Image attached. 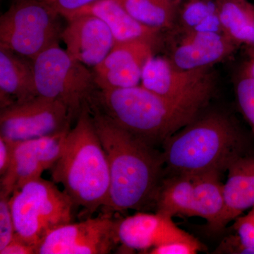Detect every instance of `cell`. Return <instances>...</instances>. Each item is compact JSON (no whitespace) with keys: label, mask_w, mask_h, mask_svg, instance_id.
Returning a JSON list of instances; mask_svg holds the SVG:
<instances>
[{"label":"cell","mask_w":254,"mask_h":254,"mask_svg":"<svg viewBox=\"0 0 254 254\" xmlns=\"http://www.w3.org/2000/svg\"><path fill=\"white\" fill-rule=\"evenodd\" d=\"M208 79L185 94L162 96L140 86L98 89L91 100L100 113L148 144H163L198 118L213 93Z\"/></svg>","instance_id":"1"},{"label":"cell","mask_w":254,"mask_h":254,"mask_svg":"<svg viewBox=\"0 0 254 254\" xmlns=\"http://www.w3.org/2000/svg\"><path fill=\"white\" fill-rule=\"evenodd\" d=\"M89 110L109 164L106 208L122 213L154 204L163 180L165 164L162 153L119 127L93 105H89Z\"/></svg>","instance_id":"2"},{"label":"cell","mask_w":254,"mask_h":254,"mask_svg":"<svg viewBox=\"0 0 254 254\" xmlns=\"http://www.w3.org/2000/svg\"><path fill=\"white\" fill-rule=\"evenodd\" d=\"M53 182L60 184L75 207L93 214L109 200L108 158L93 124L89 105L85 107L65 138L60 158L51 168Z\"/></svg>","instance_id":"3"},{"label":"cell","mask_w":254,"mask_h":254,"mask_svg":"<svg viewBox=\"0 0 254 254\" xmlns=\"http://www.w3.org/2000/svg\"><path fill=\"white\" fill-rule=\"evenodd\" d=\"M163 148L164 164L173 175L221 174L250 152L240 130L218 113L198 117L165 140Z\"/></svg>","instance_id":"4"},{"label":"cell","mask_w":254,"mask_h":254,"mask_svg":"<svg viewBox=\"0 0 254 254\" xmlns=\"http://www.w3.org/2000/svg\"><path fill=\"white\" fill-rule=\"evenodd\" d=\"M9 203L16 235L36 248L48 232L71 222L75 207L64 190L42 177L15 190Z\"/></svg>","instance_id":"5"},{"label":"cell","mask_w":254,"mask_h":254,"mask_svg":"<svg viewBox=\"0 0 254 254\" xmlns=\"http://www.w3.org/2000/svg\"><path fill=\"white\" fill-rule=\"evenodd\" d=\"M61 14L46 0H16L0 17V47L33 62L59 43Z\"/></svg>","instance_id":"6"},{"label":"cell","mask_w":254,"mask_h":254,"mask_svg":"<svg viewBox=\"0 0 254 254\" xmlns=\"http://www.w3.org/2000/svg\"><path fill=\"white\" fill-rule=\"evenodd\" d=\"M38 96L59 100L77 118L98 89L93 70L73 59L59 43L33 61Z\"/></svg>","instance_id":"7"},{"label":"cell","mask_w":254,"mask_h":254,"mask_svg":"<svg viewBox=\"0 0 254 254\" xmlns=\"http://www.w3.org/2000/svg\"><path fill=\"white\" fill-rule=\"evenodd\" d=\"M75 118L59 100L37 96L0 112V136L17 142L67 131Z\"/></svg>","instance_id":"8"},{"label":"cell","mask_w":254,"mask_h":254,"mask_svg":"<svg viewBox=\"0 0 254 254\" xmlns=\"http://www.w3.org/2000/svg\"><path fill=\"white\" fill-rule=\"evenodd\" d=\"M118 243L116 220L103 215L53 229L37 246L36 254H106Z\"/></svg>","instance_id":"9"},{"label":"cell","mask_w":254,"mask_h":254,"mask_svg":"<svg viewBox=\"0 0 254 254\" xmlns=\"http://www.w3.org/2000/svg\"><path fill=\"white\" fill-rule=\"evenodd\" d=\"M68 131L15 142L11 165L1 177L0 192L11 196L25 184L41 178L46 170H51L60 158Z\"/></svg>","instance_id":"10"},{"label":"cell","mask_w":254,"mask_h":254,"mask_svg":"<svg viewBox=\"0 0 254 254\" xmlns=\"http://www.w3.org/2000/svg\"><path fill=\"white\" fill-rule=\"evenodd\" d=\"M155 45L145 41L116 43L93 72L98 89L140 86L145 64L153 56Z\"/></svg>","instance_id":"11"},{"label":"cell","mask_w":254,"mask_h":254,"mask_svg":"<svg viewBox=\"0 0 254 254\" xmlns=\"http://www.w3.org/2000/svg\"><path fill=\"white\" fill-rule=\"evenodd\" d=\"M61 41L66 51L80 63L94 68L109 54L115 38L106 23L97 16L81 14L68 18Z\"/></svg>","instance_id":"12"},{"label":"cell","mask_w":254,"mask_h":254,"mask_svg":"<svg viewBox=\"0 0 254 254\" xmlns=\"http://www.w3.org/2000/svg\"><path fill=\"white\" fill-rule=\"evenodd\" d=\"M116 234L127 250L141 252L192 237L177 226L173 218L158 212L137 213L116 220Z\"/></svg>","instance_id":"13"},{"label":"cell","mask_w":254,"mask_h":254,"mask_svg":"<svg viewBox=\"0 0 254 254\" xmlns=\"http://www.w3.org/2000/svg\"><path fill=\"white\" fill-rule=\"evenodd\" d=\"M224 184L225 206L218 218L208 228L221 231L243 212L254 206V153L250 152L234 160L227 168Z\"/></svg>","instance_id":"14"},{"label":"cell","mask_w":254,"mask_h":254,"mask_svg":"<svg viewBox=\"0 0 254 254\" xmlns=\"http://www.w3.org/2000/svg\"><path fill=\"white\" fill-rule=\"evenodd\" d=\"M237 46L224 33L188 32L170 60L181 69L209 68L232 55Z\"/></svg>","instance_id":"15"},{"label":"cell","mask_w":254,"mask_h":254,"mask_svg":"<svg viewBox=\"0 0 254 254\" xmlns=\"http://www.w3.org/2000/svg\"><path fill=\"white\" fill-rule=\"evenodd\" d=\"M210 76L208 68L181 69L170 59L153 55L143 68L141 86L162 96L175 97L191 91Z\"/></svg>","instance_id":"16"},{"label":"cell","mask_w":254,"mask_h":254,"mask_svg":"<svg viewBox=\"0 0 254 254\" xmlns=\"http://www.w3.org/2000/svg\"><path fill=\"white\" fill-rule=\"evenodd\" d=\"M38 96L33 62L0 47V108Z\"/></svg>","instance_id":"17"},{"label":"cell","mask_w":254,"mask_h":254,"mask_svg":"<svg viewBox=\"0 0 254 254\" xmlns=\"http://www.w3.org/2000/svg\"><path fill=\"white\" fill-rule=\"evenodd\" d=\"M81 14L93 15L103 20L113 33L115 43L141 41L155 46L158 43L161 31L138 22L116 0H98L69 18Z\"/></svg>","instance_id":"18"},{"label":"cell","mask_w":254,"mask_h":254,"mask_svg":"<svg viewBox=\"0 0 254 254\" xmlns=\"http://www.w3.org/2000/svg\"><path fill=\"white\" fill-rule=\"evenodd\" d=\"M154 204L156 212L171 217H194L193 177L173 175L162 180Z\"/></svg>","instance_id":"19"},{"label":"cell","mask_w":254,"mask_h":254,"mask_svg":"<svg viewBox=\"0 0 254 254\" xmlns=\"http://www.w3.org/2000/svg\"><path fill=\"white\" fill-rule=\"evenodd\" d=\"M224 34L237 46L254 45V6L248 0H217Z\"/></svg>","instance_id":"20"},{"label":"cell","mask_w":254,"mask_h":254,"mask_svg":"<svg viewBox=\"0 0 254 254\" xmlns=\"http://www.w3.org/2000/svg\"><path fill=\"white\" fill-rule=\"evenodd\" d=\"M220 175L217 172L191 175L194 217L204 219L208 227L218 218L225 206L224 184L220 182Z\"/></svg>","instance_id":"21"},{"label":"cell","mask_w":254,"mask_h":254,"mask_svg":"<svg viewBox=\"0 0 254 254\" xmlns=\"http://www.w3.org/2000/svg\"><path fill=\"white\" fill-rule=\"evenodd\" d=\"M116 1L138 22L160 31L173 27L180 5L173 0Z\"/></svg>","instance_id":"22"},{"label":"cell","mask_w":254,"mask_h":254,"mask_svg":"<svg viewBox=\"0 0 254 254\" xmlns=\"http://www.w3.org/2000/svg\"><path fill=\"white\" fill-rule=\"evenodd\" d=\"M177 21L184 33H223L217 0H185L179 7Z\"/></svg>","instance_id":"23"},{"label":"cell","mask_w":254,"mask_h":254,"mask_svg":"<svg viewBox=\"0 0 254 254\" xmlns=\"http://www.w3.org/2000/svg\"><path fill=\"white\" fill-rule=\"evenodd\" d=\"M236 95L241 112L254 133V79L242 74L237 82Z\"/></svg>","instance_id":"24"},{"label":"cell","mask_w":254,"mask_h":254,"mask_svg":"<svg viewBox=\"0 0 254 254\" xmlns=\"http://www.w3.org/2000/svg\"><path fill=\"white\" fill-rule=\"evenodd\" d=\"M9 198V195L0 192V250L11 242L16 233Z\"/></svg>","instance_id":"25"},{"label":"cell","mask_w":254,"mask_h":254,"mask_svg":"<svg viewBox=\"0 0 254 254\" xmlns=\"http://www.w3.org/2000/svg\"><path fill=\"white\" fill-rule=\"evenodd\" d=\"M203 246L194 237L185 240L174 241L152 249L150 254H195L203 249Z\"/></svg>","instance_id":"26"},{"label":"cell","mask_w":254,"mask_h":254,"mask_svg":"<svg viewBox=\"0 0 254 254\" xmlns=\"http://www.w3.org/2000/svg\"><path fill=\"white\" fill-rule=\"evenodd\" d=\"M233 227L242 242L254 250V206L247 215L235 220Z\"/></svg>","instance_id":"27"},{"label":"cell","mask_w":254,"mask_h":254,"mask_svg":"<svg viewBox=\"0 0 254 254\" xmlns=\"http://www.w3.org/2000/svg\"><path fill=\"white\" fill-rule=\"evenodd\" d=\"M215 252V254H254V250L247 247L237 233L225 237Z\"/></svg>","instance_id":"28"},{"label":"cell","mask_w":254,"mask_h":254,"mask_svg":"<svg viewBox=\"0 0 254 254\" xmlns=\"http://www.w3.org/2000/svg\"><path fill=\"white\" fill-rule=\"evenodd\" d=\"M50 1L61 16L67 19L79 10L98 0H50Z\"/></svg>","instance_id":"29"},{"label":"cell","mask_w":254,"mask_h":254,"mask_svg":"<svg viewBox=\"0 0 254 254\" xmlns=\"http://www.w3.org/2000/svg\"><path fill=\"white\" fill-rule=\"evenodd\" d=\"M15 142L0 136V175L3 176L9 170L14 154Z\"/></svg>","instance_id":"30"},{"label":"cell","mask_w":254,"mask_h":254,"mask_svg":"<svg viewBox=\"0 0 254 254\" xmlns=\"http://www.w3.org/2000/svg\"><path fill=\"white\" fill-rule=\"evenodd\" d=\"M36 247L29 245L15 233L11 242L2 250L1 254H36Z\"/></svg>","instance_id":"31"},{"label":"cell","mask_w":254,"mask_h":254,"mask_svg":"<svg viewBox=\"0 0 254 254\" xmlns=\"http://www.w3.org/2000/svg\"><path fill=\"white\" fill-rule=\"evenodd\" d=\"M242 74L254 79V53L251 54L250 60L245 65V67L242 71Z\"/></svg>","instance_id":"32"},{"label":"cell","mask_w":254,"mask_h":254,"mask_svg":"<svg viewBox=\"0 0 254 254\" xmlns=\"http://www.w3.org/2000/svg\"><path fill=\"white\" fill-rule=\"evenodd\" d=\"M254 53V46H251L250 54H253Z\"/></svg>","instance_id":"33"},{"label":"cell","mask_w":254,"mask_h":254,"mask_svg":"<svg viewBox=\"0 0 254 254\" xmlns=\"http://www.w3.org/2000/svg\"><path fill=\"white\" fill-rule=\"evenodd\" d=\"M173 1H176V2L180 3V4H181L182 1H185V0H173Z\"/></svg>","instance_id":"34"},{"label":"cell","mask_w":254,"mask_h":254,"mask_svg":"<svg viewBox=\"0 0 254 254\" xmlns=\"http://www.w3.org/2000/svg\"><path fill=\"white\" fill-rule=\"evenodd\" d=\"M12 1H16V0H12ZM46 1H50V2H51V1L50 0H46Z\"/></svg>","instance_id":"35"}]
</instances>
